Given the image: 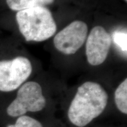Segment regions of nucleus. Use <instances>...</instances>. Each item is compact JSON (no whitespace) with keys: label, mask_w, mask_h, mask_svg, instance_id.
<instances>
[{"label":"nucleus","mask_w":127,"mask_h":127,"mask_svg":"<svg viewBox=\"0 0 127 127\" xmlns=\"http://www.w3.org/2000/svg\"><path fill=\"white\" fill-rule=\"evenodd\" d=\"M108 95L97 82L87 81L81 85L71 101L67 115L69 122L77 127L88 125L104 112Z\"/></svg>","instance_id":"nucleus-1"},{"label":"nucleus","mask_w":127,"mask_h":127,"mask_svg":"<svg viewBox=\"0 0 127 127\" xmlns=\"http://www.w3.org/2000/svg\"><path fill=\"white\" fill-rule=\"evenodd\" d=\"M16 20L20 32L27 41L47 40L57 31V25L51 12L45 7L18 11Z\"/></svg>","instance_id":"nucleus-2"},{"label":"nucleus","mask_w":127,"mask_h":127,"mask_svg":"<svg viewBox=\"0 0 127 127\" xmlns=\"http://www.w3.org/2000/svg\"><path fill=\"white\" fill-rule=\"evenodd\" d=\"M46 102L42 88L38 82H25L20 87L15 99L8 107L7 113L9 117H18L27 112H39L45 107Z\"/></svg>","instance_id":"nucleus-3"},{"label":"nucleus","mask_w":127,"mask_h":127,"mask_svg":"<svg viewBox=\"0 0 127 127\" xmlns=\"http://www.w3.org/2000/svg\"><path fill=\"white\" fill-rule=\"evenodd\" d=\"M32 65L28 58L17 57L12 60L0 61V91L11 92L24 83L31 75Z\"/></svg>","instance_id":"nucleus-4"},{"label":"nucleus","mask_w":127,"mask_h":127,"mask_svg":"<svg viewBox=\"0 0 127 127\" xmlns=\"http://www.w3.org/2000/svg\"><path fill=\"white\" fill-rule=\"evenodd\" d=\"M88 27L81 21H75L57 34L54 39L57 50L66 55L75 54L87 37Z\"/></svg>","instance_id":"nucleus-5"},{"label":"nucleus","mask_w":127,"mask_h":127,"mask_svg":"<svg viewBox=\"0 0 127 127\" xmlns=\"http://www.w3.org/2000/svg\"><path fill=\"white\" fill-rule=\"evenodd\" d=\"M111 45V35L101 26L93 28L87 38V61L93 66L99 65L106 60Z\"/></svg>","instance_id":"nucleus-6"},{"label":"nucleus","mask_w":127,"mask_h":127,"mask_svg":"<svg viewBox=\"0 0 127 127\" xmlns=\"http://www.w3.org/2000/svg\"><path fill=\"white\" fill-rule=\"evenodd\" d=\"M55 0H6L9 8L20 11L36 7H45L51 4Z\"/></svg>","instance_id":"nucleus-7"},{"label":"nucleus","mask_w":127,"mask_h":127,"mask_svg":"<svg viewBox=\"0 0 127 127\" xmlns=\"http://www.w3.org/2000/svg\"><path fill=\"white\" fill-rule=\"evenodd\" d=\"M114 99L117 108L124 114H127V79H125L116 89Z\"/></svg>","instance_id":"nucleus-8"},{"label":"nucleus","mask_w":127,"mask_h":127,"mask_svg":"<svg viewBox=\"0 0 127 127\" xmlns=\"http://www.w3.org/2000/svg\"><path fill=\"white\" fill-rule=\"evenodd\" d=\"M7 127H43L41 122L30 116L18 117L15 124L8 125Z\"/></svg>","instance_id":"nucleus-9"},{"label":"nucleus","mask_w":127,"mask_h":127,"mask_svg":"<svg viewBox=\"0 0 127 127\" xmlns=\"http://www.w3.org/2000/svg\"><path fill=\"white\" fill-rule=\"evenodd\" d=\"M113 39L115 44L123 52L127 51V32L115 31L113 34Z\"/></svg>","instance_id":"nucleus-10"},{"label":"nucleus","mask_w":127,"mask_h":127,"mask_svg":"<svg viewBox=\"0 0 127 127\" xmlns=\"http://www.w3.org/2000/svg\"><path fill=\"white\" fill-rule=\"evenodd\" d=\"M125 1H127V0H125Z\"/></svg>","instance_id":"nucleus-11"}]
</instances>
